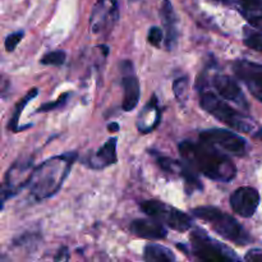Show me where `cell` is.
Returning <instances> with one entry per match:
<instances>
[{
    "mask_svg": "<svg viewBox=\"0 0 262 262\" xmlns=\"http://www.w3.org/2000/svg\"><path fill=\"white\" fill-rule=\"evenodd\" d=\"M241 8L246 14H262V0H241Z\"/></svg>",
    "mask_w": 262,
    "mask_h": 262,
    "instance_id": "cell-21",
    "label": "cell"
},
{
    "mask_svg": "<svg viewBox=\"0 0 262 262\" xmlns=\"http://www.w3.org/2000/svg\"><path fill=\"white\" fill-rule=\"evenodd\" d=\"M234 73L247 86L251 95L262 102V66L239 60L234 64Z\"/></svg>",
    "mask_w": 262,
    "mask_h": 262,
    "instance_id": "cell-12",
    "label": "cell"
},
{
    "mask_svg": "<svg viewBox=\"0 0 262 262\" xmlns=\"http://www.w3.org/2000/svg\"><path fill=\"white\" fill-rule=\"evenodd\" d=\"M23 36H25L23 31H17V32H13L10 35H8L7 38H5V50L9 51V53L14 50L18 43L20 42V40L23 38Z\"/></svg>",
    "mask_w": 262,
    "mask_h": 262,
    "instance_id": "cell-24",
    "label": "cell"
},
{
    "mask_svg": "<svg viewBox=\"0 0 262 262\" xmlns=\"http://www.w3.org/2000/svg\"><path fill=\"white\" fill-rule=\"evenodd\" d=\"M217 2H229V0H217Z\"/></svg>",
    "mask_w": 262,
    "mask_h": 262,
    "instance_id": "cell-32",
    "label": "cell"
},
{
    "mask_svg": "<svg viewBox=\"0 0 262 262\" xmlns=\"http://www.w3.org/2000/svg\"><path fill=\"white\" fill-rule=\"evenodd\" d=\"M69 97V94L67 92V94L61 95L60 97H59L56 101H53V102H46V104L41 105L40 109H38V112L40 113H45V112H50V110H55V109H59V107H61L63 105H66L67 100H68Z\"/></svg>",
    "mask_w": 262,
    "mask_h": 262,
    "instance_id": "cell-25",
    "label": "cell"
},
{
    "mask_svg": "<svg viewBox=\"0 0 262 262\" xmlns=\"http://www.w3.org/2000/svg\"><path fill=\"white\" fill-rule=\"evenodd\" d=\"M109 130H114V132H117V130H119V125H118L117 123H112V124H109Z\"/></svg>",
    "mask_w": 262,
    "mask_h": 262,
    "instance_id": "cell-30",
    "label": "cell"
},
{
    "mask_svg": "<svg viewBox=\"0 0 262 262\" xmlns=\"http://www.w3.org/2000/svg\"><path fill=\"white\" fill-rule=\"evenodd\" d=\"M245 17L251 26L262 30V14H246Z\"/></svg>",
    "mask_w": 262,
    "mask_h": 262,
    "instance_id": "cell-27",
    "label": "cell"
},
{
    "mask_svg": "<svg viewBox=\"0 0 262 262\" xmlns=\"http://www.w3.org/2000/svg\"><path fill=\"white\" fill-rule=\"evenodd\" d=\"M117 163V138L112 137L94 154H90L86 159L87 166L91 169L99 170V169L107 168Z\"/></svg>",
    "mask_w": 262,
    "mask_h": 262,
    "instance_id": "cell-15",
    "label": "cell"
},
{
    "mask_svg": "<svg viewBox=\"0 0 262 262\" xmlns=\"http://www.w3.org/2000/svg\"><path fill=\"white\" fill-rule=\"evenodd\" d=\"M246 260L252 261V262L262 261V250H251V251H248L247 255H246Z\"/></svg>",
    "mask_w": 262,
    "mask_h": 262,
    "instance_id": "cell-28",
    "label": "cell"
},
{
    "mask_svg": "<svg viewBox=\"0 0 262 262\" xmlns=\"http://www.w3.org/2000/svg\"><path fill=\"white\" fill-rule=\"evenodd\" d=\"M173 91L177 99L182 101L187 96V92H188V78L181 77V78L176 79L173 83Z\"/></svg>",
    "mask_w": 262,
    "mask_h": 262,
    "instance_id": "cell-22",
    "label": "cell"
},
{
    "mask_svg": "<svg viewBox=\"0 0 262 262\" xmlns=\"http://www.w3.org/2000/svg\"><path fill=\"white\" fill-rule=\"evenodd\" d=\"M260 205V193L253 187H239L230 196V206L233 211L242 217L255 215Z\"/></svg>",
    "mask_w": 262,
    "mask_h": 262,
    "instance_id": "cell-10",
    "label": "cell"
},
{
    "mask_svg": "<svg viewBox=\"0 0 262 262\" xmlns=\"http://www.w3.org/2000/svg\"><path fill=\"white\" fill-rule=\"evenodd\" d=\"M179 154L194 171L211 181L232 182L237 176V166L228 154L209 143L183 141L179 145Z\"/></svg>",
    "mask_w": 262,
    "mask_h": 262,
    "instance_id": "cell-1",
    "label": "cell"
},
{
    "mask_svg": "<svg viewBox=\"0 0 262 262\" xmlns=\"http://www.w3.org/2000/svg\"><path fill=\"white\" fill-rule=\"evenodd\" d=\"M212 84L223 99L234 102L242 109H247V100H246L242 89L234 78L227 76V74H216L212 77Z\"/></svg>",
    "mask_w": 262,
    "mask_h": 262,
    "instance_id": "cell-13",
    "label": "cell"
},
{
    "mask_svg": "<svg viewBox=\"0 0 262 262\" xmlns=\"http://www.w3.org/2000/svg\"><path fill=\"white\" fill-rule=\"evenodd\" d=\"M147 40L151 45L159 48L164 40V31L160 27H151L150 31H148Z\"/></svg>",
    "mask_w": 262,
    "mask_h": 262,
    "instance_id": "cell-26",
    "label": "cell"
},
{
    "mask_svg": "<svg viewBox=\"0 0 262 262\" xmlns=\"http://www.w3.org/2000/svg\"><path fill=\"white\" fill-rule=\"evenodd\" d=\"M161 19H163L164 30H165V45L168 50H171L177 45L178 30H177V20L173 7L168 0H164L163 8H161Z\"/></svg>",
    "mask_w": 262,
    "mask_h": 262,
    "instance_id": "cell-17",
    "label": "cell"
},
{
    "mask_svg": "<svg viewBox=\"0 0 262 262\" xmlns=\"http://www.w3.org/2000/svg\"><path fill=\"white\" fill-rule=\"evenodd\" d=\"M120 69L123 72L122 84H123V102L122 107L124 112H132L136 109L140 102L141 89L140 82L133 72L132 61L124 60L120 63Z\"/></svg>",
    "mask_w": 262,
    "mask_h": 262,
    "instance_id": "cell-9",
    "label": "cell"
},
{
    "mask_svg": "<svg viewBox=\"0 0 262 262\" xmlns=\"http://www.w3.org/2000/svg\"><path fill=\"white\" fill-rule=\"evenodd\" d=\"M200 105H201V107L205 112H207L215 119L224 123L225 125L230 127L232 129L246 133L252 130L253 124L251 123L250 118L246 117L243 113L233 109L227 102L219 99L214 92L201 90V94H200Z\"/></svg>",
    "mask_w": 262,
    "mask_h": 262,
    "instance_id": "cell-4",
    "label": "cell"
},
{
    "mask_svg": "<svg viewBox=\"0 0 262 262\" xmlns=\"http://www.w3.org/2000/svg\"><path fill=\"white\" fill-rule=\"evenodd\" d=\"M193 216L204 220L219 235L225 239L239 246L251 243L250 233L229 214H225L222 210L214 206H200L192 210Z\"/></svg>",
    "mask_w": 262,
    "mask_h": 262,
    "instance_id": "cell-3",
    "label": "cell"
},
{
    "mask_svg": "<svg viewBox=\"0 0 262 262\" xmlns=\"http://www.w3.org/2000/svg\"><path fill=\"white\" fill-rule=\"evenodd\" d=\"M200 141L222 148L224 152L234 156H245L247 152V142L235 132L223 128H211L200 133Z\"/></svg>",
    "mask_w": 262,
    "mask_h": 262,
    "instance_id": "cell-7",
    "label": "cell"
},
{
    "mask_svg": "<svg viewBox=\"0 0 262 262\" xmlns=\"http://www.w3.org/2000/svg\"><path fill=\"white\" fill-rule=\"evenodd\" d=\"M66 58H67L66 51L55 50V51H51V53L45 54V55L41 58V64H43V66L59 67L66 61Z\"/></svg>",
    "mask_w": 262,
    "mask_h": 262,
    "instance_id": "cell-20",
    "label": "cell"
},
{
    "mask_svg": "<svg viewBox=\"0 0 262 262\" xmlns=\"http://www.w3.org/2000/svg\"><path fill=\"white\" fill-rule=\"evenodd\" d=\"M32 159H18L9 168L3 187V202L27 186L32 174Z\"/></svg>",
    "mask_w": 262,
    "mask_h": 262,
    "instance_id": "cell-8",
    "label": "cell"
},
{
    "mask_svg": "<svg viewBox=\"0 0 262 262\" xmlns=\"http://www.w3.org/2000/svg\"><path fill=\"white\" fill-rule=\"evenodd\" d=\"M245 43L253 50L262 51V32H248Z\"/></svg>",
    "mask_w": 262,
    "mask_h": 262,
    "instance_id": "cell-23",
    "label": "cell"
},
{
    "mask_svg": "<svg viewBox=\"0 0 262 262\" xmlns=\"http://www.w3.org/2000/svg\"><path fill=\"white\" fill-rule=\"evenodd\" d=\"M191 243L193 255L201 261H237L238 256L223 243L210 238L200 228L193 229L191 233Z\"/></svg>",
    "mask_w": 262,
    "mask_h": 262,
    "instance_id": "cell-5",
    "label": "cell"
},
{
    "mask_svg": "<svg viewBox=\"0 0 262 262\" xmlns=\"http://www.w3.org/2000/svg\"><path fill=\"white\" fill-rule=\"evenodd\" d=\"M255 138H260V140H262V129L258 130L257 133H255Z\"/></svg>",
    "mask_w": 262,
    "mask_h": 262,
    "instance_id": "cell-31",
    "label": "cell"
},
{
    "mask_svg": "<svg viewBox=\"0 0 262 262\" xmlns=\"http://www.w3.org/2000/svg\"><path fill=\"white\" fill-rule=\"evenodd\" d=\"M140 207L146 215L155 217L164 225L177 230V232H187L193 225L192 219L188 215L170 205L158 201V200H147V201L141 202Z\"/></svg>",
    "mask_w": 262,
    "mask_h": 262,
    "instance_id": "cell-6",
    "label": "cell"
},
{
    "mask_svg": "<svg viewBox=\"0 0 262 262\" xmlns=\"http://www.w3.org/2000/svg\"><path fill=\"white\" fill-rule=\"evenodd\" d=\"M37 94H38V90L37 89H32L30 92H28L27 95H26L25 97H23V99H20V101L18 102L17 105H15L14 112H13V115L10 117L9 123H8V129L13 130V132H17V130L19 129L18 122H19V118H20V114H22L23 109H25L26 105H27L28 102H30L31 100L33 99V97L37 96Z\"/></svg>",
    "mask_w": 262,
    "mask_h": 262,
    "instance_id": "cell-19",
    "label": "cell"
},
{
    "mask_svg": "<svg viewBox=\"0 0 262 262\" xmlns=\"http://www.w3.org/2000/svg\"><path fill=\"white\" fill-rule=\"evenodd\" d=\"M130 232L137 237L143 238L148 241H159L164 239L168 235L166 228L161 222H159L155 217L150 219H136L129 225Z\"/></svg>",
    "mask_w": 262,
    "mask_h": 262,
    "instance_id": "cell-14",
    "label": "cell"
},
{
    "mask_svg": "<svg viewBox=\"0 0 262 262\" xmlns=\"http://www.w3.org/2000/svg\"><path fill=\"white\" fill-rule=\"evenodd\" d=\"M69 258V253H68V250L67 248H61L60 251L58 252V255L55 256V258L54 260L55 261H64V260H68Z\"/></svg>",
    "mask_w": 262,
    "mask_h": 262,
    "instance_id": "cell-29",
    "label": "cell"
},
{
    "mask_svg": "<svg viewBox=\"0 0 262 262\" xmlns=\"http://www.w3.org/2000/svg\"><path fill=\"white\" fill-rule=\"evenodd\" d=\"M160 109H159L158 100L155 96L150 100L145 109L140 113L137 120V127L141 133H150L155 129L160 123Z\"/></svg>",
    "mask_w": 262,
    "mask_h": 262,
    "instance_id": "cell-16",
    "label": "cell"
},
{
    "mask_svg": "<svg viewBox=\"0 0 262 262\" xmlns=\"http://www.w3.org/2000/svg\"><path fill=\"white\" fill-rule=\"evenodd\" d=\"M143 258L148 262H173L176 256L171 250L160 245H147L143 252Z\"/></svg>",
    "mask_w": 262,
    "mask_h": 262,
    "instance_id": "cell-18",
    "label": "cell"
},
{
    "mask_svg": "<svg viewBox=\"0 0 262 262\" xmlns=\"http://www.w3.org/2000/svg\"><path fill=\"white\" fill-rule=\"evenodd\" d=\"M76 160L77 152H67L41 163V165L33 169L28 181L27 186L31 194L36 200H45L54 196L61 188Z\"/></svg>",
    "mask_w": 262,
    "mask_h": 262,
    "instance_id": "cell-2",
    "label": "cell"
},
{
    "mask_svg": "<svg viewBox=\"0 0 262 262\" xmlns=\"http://www.w3.org/2000/svg\"><path fill=\"white\" fill-rule=\"evenodd\" d=\"M156 163L158 165L163 169L166 173L176 174V176L182 177L184 179V183H186V189L188 193L194 191H201L202 189V183L200 182V179L197 178V176L194 174V170L188 165L187 163H182V161L173 160L170 158H166V156H158L156 158Z\"/></svg>",
    "mask_w": 262,
    "mask_h": 262,
    "instance_id": "cell-11",
    "label": "cell"
}]
</instances>
